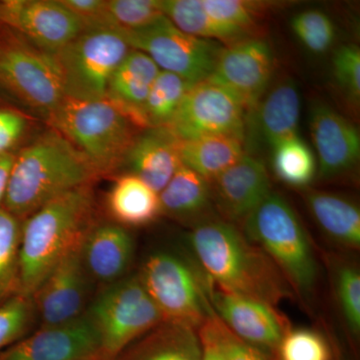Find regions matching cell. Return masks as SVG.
Instances as JSON below:
<instances>
[{"mask_svg":"<svg viewBox=\"0 0 360 360\" xmlns=\"http://www.w3.org/2000/svg\"><path fill=\"white\" fill-rule=\"evenodd\" d=\"M203 6L213 18L248 33L257 16L267 4L243 0H202Z\"/></svg>","mask_w":360,"mask_h":360,"instance_id":"obj_37","label":"cell"},{"mask_svg":"<svg viewBox=\"0 0 360 360\" xmlns=\"http://www.w3.org/2000/svg\"><path fill=\"white\" fill-rule=\"evenodd\" d=\"M160 0H106V26L136 30L162 18Z\"/></svg>","mask_w":360,"mask_h":360,"instance_id":"obj_32","label":"cell"},{"mask_svg":"<svg viewBox=\"0 0 360 360\" xmlns=\"http://www.w3.org/2000/svg\"><path fill=\"white\" fill-rule=\"evenodd\" d=\"M101 359V342L86 314L68 323L41 326L0 352V360Z\"/></svg>","mask_w":360,"mask_h":360,"instance_id":"obj_16","label":"cell"},{"mask_svg":"<svg viewBox=\"0 0 360 360\" xmlns=\"http://www.w3.org/2000/svg\"><path fill=\"white\" fill-rule=\"evenodd\" d=\"M333 285L343 321L354 336L360 333V272L359 267L347 262L336 264L333 269Z\"/></svg>","mask_w":360,"mask_h":360,"instance_id":"obj_33","label":"cell"},{"mask_svg":"<svg viewBox=\"0 0 360 360\" xmlns=\"http://www.w3.org/2000/svg\"><path fill=\"white\" fill-rule=\"evenodd\" d=\"M272 168L284 184L309 186L317 174L316 158L300 135L279 142L271 149Z\"/></svg>","mask_w":360,"mask_h":360,"instance_id":"obj_29","label":"cell"},{"mask_svg":"<svg viewBox=\"0 0 360 360\" xmlns=\"http://www.w3.org/2000/svg\"><path fill=\"white\" fill-rule=\"evenodd\" d=\"M198 330L162 321L125 348L115 360H200Z\"/></svg>","mask_w":360,"mask_h":360,"instance_id":"obj_23","label":"cell"},{"mask_svg":"<svg viewBox=\"0 0 360 360\" xmlns=\"http://www.w3.org/2000/svg\"><path fill=\"white\" fill-rule=\"evenodd\" d=\"M134 255L131 234L115 222L94 224L82 243V260L90 278L108 285L123 278Z\"/></svg>","mask_w":360,"mask_h":360,"instance_id":"obj_21","label":"cell"},{"mask_svg":"<svg viewBox=\"0 0 360 360\" xmlns=\"http://www.w3.org/2000/svg\"><path fill=\"white\" fill-rule=\"evenodd\" d=\"M130 49L146 53L160 70L174 73L189 84L207 79L224 45L181 32L165 15L136 30H118Z\"/></svg>","mask_w":360,"mask_h":360,"instance_id":"obj_10","label":"cell"},{"mask_svg":"<svg viewBox=\"0 0 360 360\" xmlns=\"http://www.w3.org/2000/svg\"><path fill=\"white\" fill-rule=\"evenodd\" d=\"M97 179L84 156L52 129L15 153L2 207L23 221L61 194Z\"/></svg>","mask_w":360,"mask_h":360,"instance_id":"obj_3","label":"cell"},{"mask_svg":"<svg viewBox=\"0 0 360 360\" xmlns=\"http://www.w3.org/2000/svg\"><path fill=\"white\" fill-rule=\"evenodd\" d=\"M290 25L296 39L311 53H324L335 42L336 32L333 20L328 14L317 9L295 14Z\"/></svg>","mask_w":360,"mask_h":360,"instance_id":"obj_34","label":"cell"},{"mask_svg":"<svg viewBox=\"0 0 360 360\" xmlns=\"http://www.w3.org/2000/svg\"><path fill=\"white\" fill-rule=\"evenodd\" d=\"M160 6L163 15L187 34L227 45L246 39L248 33L210 15L202 0H160Z\"/></svg>","mask_w":360,"mask_h":360,"instance_id":"obj_28","label":"cell"},{"mask_svg":"<svg viewBox=\"0 0 360 360\" xmlns=\"http://www.w3.org/2000/svg\"><path fill=\"white\" fill-rule=\"evenodd\" d=\"M160 71L148 56L131 49L113 72L108 84L105 99L139 129H148L143 106Z\"/></svg>","mask_w":360,"mask_h":360,"instance_id":"obj_22","label":"cell"},{"mask_svg":"<svg viewBox=\"0 0 360 360\" xmlns=\"http://www.w3.org/2000/svg\"><path fill=\"white\" fill-rule=\"evenodd\" d=\"M84 28L106 26V0H60Z\"/></svg>","mask_w":360,"mask_h":360,"instance_id":"obj_41","label":"cell"},{"mask_svg":"<svg viewBox=\"0 0 360 360\" xmlns=\"http://www.w3.org/2000/svg\"><path fill=\"white\" fill-rule=\"evenodd\" d=\"M130 49L117 30L84 28L53 54L65 97L77 101L105 98L110 78Z\"/></svg>","mask_w":360,"mask_h":360,"instance_id":"obj_9","label":"cell"},{"mask_svg":"<svg viewBox=\"0 0 360 360\" xmlns=\"http://www.w3.org/2000/svg\"><path fill=\"white\" fill-rule=\"evenodd\" d=\"M91 184L61 194L22 221L18 257V293L32 297L42 281L94 226Z\"/></svg>","mask_w":360,"mask_h":360,"instance_id":"obj_2","label":"cell"},{"mask_svg":"<svg viewBox=\"0 0 360 360\" xmlns=\"http://www.w3.org/2000/svg\"><path fill=\"white\" fill-rule=\"evenodd\" d=\"M215 330L226 360H270L269 354L248 345L232 333L219 317L215 316Z\"/></svg>","mask_w":360,"mask_h":360,"instance_id":"obj_39","label":"cell"},{"mask_svg":"<svg viewBox=\"0 0 360 360\" xmlns=\"http://www.w3.org/2000/svg\"><path fill=\"white\" fill-rule=\"evenodd\" d=\"M210 302L215 314L232 333L269 354L277 352L291 328L288 319L274 305L229 292L212 283Z\"/></svg>","mask_w":360,"mask_h":360,"instance_id":"obj_13","label":"cell"},{"mask_svg":"<svg viewBox=\"0 0 360 360\" xmlns=\"http://www.w3.org/2000/svg\"><path fill=\"white\" fill-rule=\"evenodd\" d=\"M212 200L229 222L245 220L271 191L264 163L245 155L212 182Z\"/></svg>","mask_w":360,"mask_h":360,"instance_id":"obj_19","label":"cell"},{"mask_svg":"<svg viewBox=\"0 0 360 360\" xmlns=\"http://www.w3.org/2000/svg\"><path fill=\"white\" fill-rule=\"evenodd\" d=\"M160 200L161 214L198 224L207 220L205 214L213 201L212 184L181 165L160 191Z\"/></svg>","mask_w":360,"mask_h":360,"instance_id":"obj_26","label":"cell"},{"mask_svg":"<svg viewBox=\"0 0 360 360\" xmlns=\"http://www.w3.org/2000/svg\"><path fill=\"white\" fill-rule=\"evenodd\" d=\"M309 129L317 153V169L322 179L349 172L360 155L359 130L326 103H315L310 110Z\"/></svg>","mask_w":360,"mask_h":360,"instance_id":"obj_18","label":"cell"},{"mask_svg":"<svg viewBox=\"0 0 360 360\" xmlns=\"http://www.w3.org/2000/svg\"><path fill=\"white\" fill-rule=\"evenodd\" d=\"M27 120L11 108H0V156L13 153V149L25 135Z\"/></svg>","mask_w":360,"mask_h":360,"instance_id":"obj_40","label":"cell"},{"mask_svg":"<svg viewBox=\"0 0 360 360\" xmlns=\"http://www.w3.org/2000/svg\"><path fill=\"white\" fill-rule=\"evenodd\" d=\"M177 137L167 127H151L136 134L122 167L160 194L179 169Z\"/></svg>","mask_w":360,"mask_h":360,"instance_id":"obj_20","label":"cell"},{"mask_svg":"<svg viewBox=\"0 0 360 360\" xmlns=\"http://www.w3.org/2000/svg\"><path fill=\"white\" fill-rule=\"evenodd\" d=\"M106 208L116 224L125 229L146 226L161 214L160 194L127 172L118 175L108 191Z\"/></svg>","mask_w":360,"mask_h":360,"instance_id":"obj_24","label":"cell"},{"mask_svg":"<svg viewBox=\"0 0 360 360\" xmlns=\"http://www.w3.org/2000/svg\"><path fill=\"white\" fill-rule=\"evenodd\" d=\"M35 315L30 296L16 293L0 303V352L26 336Z\"/></svg>","mask_w":360,"mask_h":360,"instance_id":"obj_35","label":"cell"},{"mask_svg":"<svg viewBox=\"0 0 360 360\" xmlns=\"http://www.w3.org/2000/svg\"><path fill=\"white\" fill-rule=\"evenodd\" d=\"M307 207L323 233L348 250L360 248V212L354 201L326 191L305 195Z\"/></svg>","mask_w":360,"mask_h":360,"instance_id":"obj_25","label":"cell"},{"mask_svg":"<svg viewBox=\"0 0 360 360\" xmlns=\"http://www.w3.org/2000/svg\"><path fill=\"white\" fill-rule=\"evenodd\" d=\"M187 240L213 285L276 307L292 297V288L269 255L231 222L205 220L194 225Z\"/></svg>","mask_w":360,"mask_h":360,"instance_id":"obj_1","label":"cell"},{"mask_svg":"<svg viewBox=\"0 0 360 360\" xmlns=\"http://www.w3.org/2000/svg\"><path fill=\"white\" fill-rule=\"evenodd\" d=\"M137 276L163 321L198 330L215 314L210 302V279L194 260L179 253L160 251L149 255Z\"/></svg>","mask_w":360,"mask_h":360,"instance_id":"obj_6","label":"cell"},{"mask_svg":"<svg viewBox=\"0 0 360 360\" xmlns=\"http://www.w3.org/2000/svg\"><path fill=\"white\" fill-rule=\"evenodd\" d=\"M92 360H101V359H92Z\"/></svg>","mask_w":360,"mask_h":360,"instance_id":"obj_44","label":"cell"},{"mask_svg":"<svg viewBox=\"0 0 360 360\" xmlns=\"http://www.w3.org/2000/svg\"><path fill=\"white\" fill-rule=\"evenodd\" d=\"M82 248L63 257L33 293L35 314L41 326L75 321L89 307L90 276L82 260Z\"/></svg>","mask_w":360,"mask_h":360,"instance_id":"obj_15","label":"cell"},{"mask_svg":"<svg viewBox=\"0 0 360 360\" xmlns=\"http://www.w3.org/2000/svg\"><path fill=\"white\" fill-rule=\"evenodd\" d=\"M0 25L51 54L84 30L82 21L60 0H2Z\"/></svg>","mask_w":360,"mask_h":360,"instance_id":"obj_12","label":"cell"},{"mask_svg":"<svg viewBox=\"0 0 360 360\" xmlns=\"http://www.w3.org/2000/svg\"><path fill=\"white\" fill-rule=\"evenodd\" d=\"M277 352L281 360H330L326 340L311 329H290L281 341Z\"/></svg>","mask_w":360,"mask_h":360,"instance_id":"obj_36","label":"cell"},{"mask_svg":"<svg viewBox=\"0 0 360 360\" xmlns=\"http://www.w3.org/2000/svg\"><path fill=\"white\" fill-rule=\"evenodd\" d=\"M22 221L0 207V303L18 293V257Z\"/></svg>","mask_w":360,"mask_h":360,"instance_id":"obj_31","label":"cell"},{"mask_svg":"<svg viewBox=\"0 0 360 360\" xmlns=\"http://www.w3.org/2000/svg\"><path fill=\"white\" fill-rule=\"evenodd\" d=\"M245 108L236 94L210 79L193 85L167 125L179 141L212 135L243 142Z\"/></svg>","mask_w":360,"mask_h":360,"instance_id":"obj_11","label":"cell"},{"mask_svg":"<svg viewBox=\"0 0 360 360\" xmlns=\"http://www.w3.org/2000/svg\"><path fill=\"white\" fill-rule=\"evenodd\" d=\"M243 224L246 238L269 255L293 292L309 297L319 279V264L309 234L290 203L271 193Z\"/></svg>","mask_w":360,"mask_h":360,"instance_id":"obj_5","label":"cell"},{"mask_svg":"<svg viewBox=\"0 0 360 360\" xmlns=\"http://www.w3.org/2000/svg\"><path fill=\"white\" fill-rule=\"evenodd\" d=\"M274 68V53L269 44L246 39L224 46L207 79L231 90L248 111L264 96Z\"/></svg>","mask_w":360,"mask_h":360,"instance_id":"obj_14","label":"cell"},{"mask_svg":"<svg viewBox=\"0 0 360 360\" xmlns=\"http://www.w3.org/2000/svg\"><path fill=\"white\" fill-rule=\"evenodd\" d=\"M0 91L46 120L65 98L53 54L1 25Z\"/></svg>","mask_w":360,"mask_h":360,"instance_id":"obj_7","label":"cell"},{"mask_svg":"<svg viewBox=\"0 0 360 360\" xmlns=\"http://www.w3.org/2000/svg\"><path fill=\"white\" fill-rule=\"evenodd\" d=\"M193 85L179 75L160 70L143 106L146 127H167Z\"/></svg>","mask_w":360,"mask_h":360,"instance_id":"obj_30","label":"cell"},{"mask_svg":"<svg viewBox=\"0 0 360 360\" xmlns=\"http://www.w3.org/2000/svg\"><path fill=\"white\" fill-rule=\"evenodd\" d=\"M300 96L293 80H283L246 111L243 148L245 155L271 149L298 135Z\"/></svg>","mask_w":360,"mask_h":360,"instance_id":"obj_17","label":"cell"},{"mask_svg":"<svg viewBox=\"0 0 360 360\" xmlns=\"http://www.w3.org/2000/svg\"><path fill=\"white\" fill-rule=\"evenodd\" d=\"M46 120L84 156L97 177L122 167L136 136L134 123L105 98L77 101L65 97Z\"/></svg>","mask_w":360,"mask_h":360,"instance_id":"obj_4","label":"cell"},{"mask_svg":"<svg viewBox=\"0 0 360 360\" xmlns=\"http://www.w3.org/2000/svg\"><path fill=\"white\" fill-rule=\"evenodd\" d=\"M14 158H15V153H14L0 156V207H1L4 196H6L7 184H8L9 175H11V168H13Z\"/></svg>","mask_w":360,"mask_h":360,"instance_id":"obj_43","label":"cell"},{"mask_svg":"<svg viewBox=\"0 0 360 360\" xmlns=\"http://www.w3.org/2000/svg\"><path fill=\"white\" fill-rule=\"evenodd\" d=\"M333 73L336 84L348 98L360 97V51L356 45H343L333 54Z\"/></svg>","mask_w":360,"mask_h":360,"instance_id":"obj_38","label":"cell"},{"mask_svg":"<svg viewBox=\"0 0 360 360\" xmlns=\"http://www.w3.org/2000/svg\"><path fill=\"white\" fill-rule=\"evenodd\" d=\"M215 316L217 314L208 319L198 329L201 347L200 360H226L215 330Z\"/></svg>","mask_w":360,"mask_h":360,"instance_id":"obj_42","label":"cell"},{"mask_svg":"<svg viewBox=\"0 0 360 360\" xmlns=\"http://www.w3.org/2000/svg\"><path fill=\"white\" fill-rule=\"evenodd\" d=\"M179 153L182 165L210 184L245 155L241 139L224 135L179 141Z\"/></svg>","mask_w":360,"mask_h":360,"instance_id":"obj_27","label":"cell"},{"mask_svg":"<svg viewBox=\"0 0 360 360\" xmlns=\"http://www.w3.org/2000/svg\"><path fill=\"white\" fill-rule=\"evenodd\" d=\"M85 314L98 335L101 360H115L132 342L163 321L137 276L108 284L90 302Z\"/></svg>","mask_w":360,"mask_h":360,"instance_id":"obj_8","label":"cell"}]
</instances>
